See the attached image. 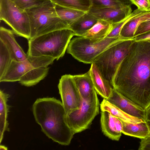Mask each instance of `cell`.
Returning a JSON list of instances; mask_svg holds the SVG:
<instances>
[{
  "instance_id": "6da1fadb",
  "label": "cell",
  "mask_w": 150,
  "mask_h": 150,
  "mask_svg": "<svg viewBox=\"0 0 150 150\" xmlns=\"http://www.w3.org/2000/svg\"><path fill=\"white\" fill-rule=\"evenodd\" d=\"M112 88L144 110L150 104V40L132 43L118 68Z\"/></svg>"
},
{
  "instance_id": "7a4b0ae2",
  "label": "cell",
  "mask_w": 150,
  "mask_h": 150,
  "mask_svg": "<svg viewBox=\"0 0 150 150\" xmlns=\"http://www.w3.org/2000/svg\"><path fill=\"white\" fill-rule=\"evenodd\" d=\"M32 110L36 122L46 136L61 145L70 144L74 134L60 101L54 97L39 98L33 103Z\"/></svg>"
},
{
  "instance_id": "3957f363",
  "label": "cell",
  "mask_w": 150,
  "mask_h": 150,
  "mask_svg": "<svg viewBox=\"0 0 150 150\" xmlns=\"http://www.w3.org/2000/svg\"><path fill=\"white\" fill-rule=\"evenodd\" d=\"M69 28L54 31L28 40V56H47L58 60L64 55L72 38Z\"/></svg>"
},
{
  "instance_id": "277c9868",
  "label": "cell",
  "mask_w": 150,
  "mask_h": 150,
  "mask_svg": "<svg viewBox=\"0 0 150 150\" xmlns=\"http://www.w3.org/2000/svg\"><path fill=\"white\" fill-rule=\"evenodd\" d=\"M25 10L29 16L30 21V39L54 31L69 28L67 23L58 16L55 5L51 1L44 4Z\"/></svg>"
},
{
  "instance_id": "5b68a950",
  "label": "cell",
  "mask_w": 150,
  "mask_h": 150,
  "mask_svg": "<svg viewBox=\"0 0 150 150\" xmlns=\"http://www.w3.org/2000/svg\"><path fill=\"white\" fill-rule=\"evenodd\" d=\"M134 41V38L125 39L114 43L98 55L93 62L112 87L118 68Z\"/></svg>"
},
{
  "instance_id": "8992f818",
  "label": "cell",
  "mask_w": 150,
  "mask_h": 150,
  "mask_svg": "<svg viewBox=\"0 0 150 150\" xmlns=\"http://www.w3.org/2000/svg\"><path fill=\"white\" fill-rule=\"evenodd\" d=\"M125 39H127L105 38L98 40L79 36L70 41L67 52L80 62L91 64L94 59L105 49L114 43Z\"/></svg>"
},
{
  "instance_id": "52a82bcc",
  "label": "cell",
  "mask_w": 150,
  "mask_h": 150,
  "mask_svg": "<svg viewBox=\"0 0 150 150\" xmlns=\"http://www.w3.org/2000/svg\"><path fill=\"white\" fill-rule=\"evenodd\" d=\"M100 103L96 90L88 98H82L80 106L66 115L67 124L73 134L88 129L99 113Z\"/></svg>"
},
{
  "instance_id": "ba28073f",
  "label": "cell",
  "mask_w": 150,
  "mask_h": 150,
  "mask_svg": "<svg viewBox=\"0 0 150 150\" xmlns=\"http://www.w3.org/2000/svg\"><path fill=\"white\" fill-rule=\"evenodd\" d=\"M0 19L3 21L17 35L28 40L30 36L29 16L25 10L10 0H0Z\"/></svg>"
},
{
  "instance_id": "9c48e42d",
  "label": "cell",
  "mask_w": 150,
  "mask_h": 150,
  "mask_svg": "<svg viewBox=\"0 0 150 150\" xmlns=\"http://www.w3.org/2000/svg\"><path fill=\"white\" fill-rule=\"evenodd\" d=\"M59 93L66 115L79 108L82 98L72 75L62 76L58 85Z\"/></svg>"
},
{
  "instance_id": "30bf717a",
  "label": "cell",
  "mask_w": 150,
  "mask_h": 150,
  "mask_svg": "<svg viewBox=\"0 0 150 150\" xmlns=\"http://www.w3.org/2000/svg\"><path fill=\"white\" fill-rule=\"evenodd\" d=\"M131 6L123 7H108L101 8L91 7L88 12L99 20L112 24L123 20L132 13Z\"/></svg>"
},
{
  "instance_id": "8fae6325",
  "label": "cell",
  "mask_w": 150,
  "mask_h": 150,
  "mask_svg": "<svg viewBox=\"0 0 150 150\" xmlns=\"http://www.w3.org/2000/svg\"><path fill=\"white\" fill-rule=\"evenodd\" d=\"M107 100L127 114L145 121V111L113 88L110 97Z\"/></svg>"
},
{
  "instance_id": "7c38bea8",
  "label": "cell",
  "mask_w": 150,
  "mask_h": 150,
  "mask_svg": "<svg viewBox=\"0 0 150 150\" xmlns=\"http://www.w3.org/2000/svg\"><path fill=\"white\" fill-rule=\"evenodd\" d=\"M13 30L3 27L0 28V40L6 45L9 51L12 60L17 62L24 61L28 56L16 40Z\"/></svg>"
},
{
  "instance_id": "4fadbf2b",
  "label": "cell",
  "mask_w": 150,
  "mask_h": 150,
  "mask_svg": "<svg viewBox=\"0 0 150 150\" xmlns=\"http://www.w3.org/2000/svg\"><path fill=\"white\" fill-rule=\"evenodd\" d=\"M35 66H36L28 58L21 62L12 60L4 76L0 79V82L19 81Z\"/></svg>"
},
{
  "instance_id": "5bb4252c",
  "label": "cell",
  "mask_w": 150,
  "mask_h": 150,
  "mask_svg": "<svg viewBox=\"0 0 150 150\" xmlns=\"http://www.w3.org/2000/svg\"><path fill=\"white\" fill-rule=\"evenodd\" d=\"M91 64L89 71L95 90L98 94L107 100L111 96L113 88L95 64Z\"/></svg>"
},
{
  "instance_id": "9a60e30c",
  "label": "cell",
  "mask_w": 150,
  "mask_h": 150,
  "mask_svg": "<svg viewBox=\"0 0 150 150\" xmlns=\"http://www.w3.org/2000/svg\"><path fill=\"white\" fill-rule=\"evenodd\" d=\"M116 117L107 111H101L100 122L104 134L109 139L119 141L121 134L117 131L115 125Z\"/></svg>"
},
{
  "instance_id": "2e32d148",
  "label": "cell",
  "mask_w": 150,
  "mask_h": 150,
  "mask_svg": "<svg viewBox=\"0 0 150 150\" xmlns=\"http://www.w3.org/2000/svg\"><path fill=\"white\" fill-rule=\"evenodd\" d=\"M99 19L88 12L80 17L69 26V28L75 35L81 37L86 31L92 28Z\"/></svg>"
},
{
  "instance_id": "e0dca14e",
  "label": "cell",
  "mask_w": 150,
  "mask_h": 150,
  "mask_svg": "<svg viewBox=\"0 0 150 150\" xmlns=\"http://www.w3.org/2000/svg\"><path fill=\"white\" fill-rule=\"evenodd\" d=\"M122 125V133L124 134L144 139L150 135V132L146 121L139 123H131L125 122L120 119Z\"/></svg>"
},
{
  "instance_id": "ac0fdd59",
  "label": "cell",
  "mask_w": 150,
  "mask_h": 150,
  "mask_svg": "<svg viewBox=\"0 0 150 150\" xmlns=\"http://www.w3.org/2000/svg\"><path fill=\"white\" fill-rule=\"evenodd\" d=\"M72 76L82 98H88L95 90L89 71L83 74Z\"/></svg>"
},
{
  "instance_id": "d6986e66",
  "label": "cell",
  "mask_w": 150,
  "mask_h": 150,
  "mask_svg": "<svg viewBox=\"0 0 150 150\" xmlns=\"http://www.w3.org/2000/svg\"><path fill=\"white\" fill-rule=\"evenodd\" d=\"M112 24L104 20L98 22L81 36L94 40H103L105 38L111 30Z\"/></svg>"
},
{
  "instance_id": "ffe728a7",
  "label": "cell",
  "mask_w": 150,
  "mask_h": 150,
  "mask_svg": "<svg viewBox=\"0 0 150 150\" xmlns=\"http://www.w3.org/2000/svg\"><path fill=\"white\" fill-rule=\"evenodd\" d=\"M100 107L101 111H108L113 116L125 122L137 123L144 121L127 114L105 99H103L100 104Z\"/></svg>"
},
{
  "instance_id": "44dd1931",
  "label": "cell",
  "mask_w": 150,
  "mask_h": 150,
  "mask_svg": "<svg viewBox=\"0 0 150 150\" xmlns=\"http://www.w3.org/2000/svg\"><path fill=\"white\" fill-rule=\"evenodd\" d=\"M148 12H144L132 18L123 25L120 33L121 38L130 39L134 38V35L139 24L144 21L146 15Z\"/></svg>"
},
{
  "instance_id": "7402d4cb",
  "label": "cell",
  "mask_w": 150,
  "mask_h": 150,
  "mask_svg": "<svg viewBox=\"0 0 150 150\" xmlns=\"http://www.w3.org/2000/svg\"><path fill=\"white\" fill-rule=\"evenodd\" d=\"M10 95L0 91V143L3 139L4 134L5 131L9 132L8 124L7 121L8 113L9 112V106L7 104V101Z\"/></svg>"
},
{
  "instance_id": "603a6c76",
  "label": "cell",
  "mask_w": 150,
  "mask_h": 150,
  "mask_svg": "<svg viewBox=\"0 0 150 150\" xmlns=\"http://www.w3.org/2000/svg\"><path fill=\"white\" fill-rule=\"evenodd\" d=\"M55 5L58 16L66 22L69 26L86 13L79 10Z\"/></svg>"
},
{
  "instance_id": "cb8c5ba5",
  "label": "cell",
  "mask_w": 150,
  "mask_h": 150,
  "mask_svg": "<svg viewBox=\"0 0 150 150\" xmlns=\"http://www.w3.org/2000/svg\"><path fill=\"white\" fill-rule=\"evenodd\" d=\"M54 4L88 12L91 6V0H50Z\"/></svg>"
},
{
  "instance_id": "d4e9b609",
  "label": "cell",
  "mask_w": 150,
  "mask_h": 150,
  "mask_svg": "<svg viewBox=\"0 0 150 150\" xmlns=\"http://www.w3.org/2000/svg\"><path fill=\"white\" fill-rule=\"evenodd\" d=\"M12 59L6 45L0 40V79L4 76Z\"/></svg>"
},
{
  "instance_id": "484cf974",
  "label": "cell",
  "mask_w": 150,
  "mask_h": 150,
  "mask_svg": "<svg viewBox=\"0 0 150 150\" xmlns=\"http://www.w3.org/2000/svg\"><path fill=\"white\" fill-rule=\"evenodd\" d=\"M91 7L101 8L108 7H123L131 6L130 0H91Z\"/></svg>"
},
{
  "instance_id": "4316f807",
  "label": "cell",
  "mask_w": 150,
  "mask_h": 150,
  "mask_svg": "<svg viewBox=\"0 0 150 150\" xmlns=\"http://www.w3.org/2000/svg\"><path fill=\"white\" fill-rule=\"evenodd\" d=\"M146 11H142L138 8L134 10L129 16L123 20L116 23L113 24L111 30L105 38H120V33L124 24L132 18Z\"/></svg>"
},
{
  "instance_id": "83f0119b",
  "label": "cell",
  "mask_w": 150,
  "mask_h": 150,
  "mask_svg": "<svg viewBox=\"0 0 150 150\" xmlns=\"http://www.w3.org/2000/svg\"><path fill=\"white\" fill-rule=\"evenodd\" d=\"M50 0H14V2L23 10L41 5Z\"/></svg>"
},
{
  "instance_id": "f1b7e54d",
  "label": "cell",
  "mask_w": 150,
  "mask_h": 150,
  "mask_svg": "<svg viewBox=\"0 0 150 150\" xmlns=\"http://www.w3.org/2000/svg\"><path fill=\"white\" fill-rule=\"evenodd\" d=\"M132 4L136 6L140 10L150 12V0H130Z\"/></svg>"
},
{
  "instance_id": "f546056e",
  "label": "cell",
  "mask_w": 150,
  "mask_h": 150,
  "mask_svg": "<svg viewBox=\"0 0 150 150\" xmlns=\"http://www.w3.org/2000/svg\"><path fill=\"white\" fill-rule=\"evenodd\" d=\"M150 31V20L140 23L137 26L134 35V38L140 34Z\"/></svg>"
},
{
  "instance_id": "4dcf8cb0",
  "label": "cell",
  "mask_w": 150,
  "mask_h": 150,
  "mask_svg": "<svg viewBox=\"0 0 150 150\" xmlns=\"http://www.w3.org/2000/svg\"><path fill=\"white\" fill-rule=\"evenodd\" d=\"M138 150H150V135L141 139Z\"/></svg>"
},
{
  "instance_id": "1f68e13d",
  "label": "cell",
  "mask_w": 150,
  "mask_h": 150,
  "mask_svg": "<svg viewBox=\"0 0 150 150\" xmlns=\"http://www.w3.org/2000/svg\"><path fill=\"white\" fill-rule=\"evenodd\" d=\"M134 39L135 41L150 40V31L138 35Z\"/></svg>"
},
{
  "instance_id": "d6a6232c",
  "label": "cell",
  "mask_w": 150,
  "mask_h": 150,
  "mask_svg": "<svg viewBox=\"0 0 150 150\" xmlns=\"http://www.w3.org/2000/svg\"><path fill=\"white\" fill-rule=\"evenodd\" d=\"M145 121H150V104L145 110Z\"/></svg>"
},
{
  "instance_id": "836d02e7",
  "label": "cell",
  "mask_w": 150,
  "mask_h": 150,
  "mask_svg": "<svg viewBox=\"0 0 150 150\" xmlns=\"http://www.w3.org/2000/svg\"><path fill=\"white\" fill-rule=\"evenodd\" d=\"M0 150H7V147H5L4 146H2L1 145H0Z\"/></svg>"
},
{
  "instance_id": "e575fe53",
  "label": "cell",
  "mask_w": 150,
  "mask_h": 150,
  "mask_svg": "<svg viewBox=\"0 0 150 150\" xmlns=\"http://www.w3.org/2000/svg\"><path fill=\"white\" fill-rule=\"evenodd\" d=\"M146 122L147 123V125L149 127V131L150 132V121H147Z\"/></svg>"
},
{
  "instance_id": "d590c367",
  "label": "cell",
  "mask_w": 150,
  "mask_h": 150,
  "mask_svg": "<svg viewBox=\"0 0 150 150\" xmlns=\"http://www.w3.org/2000/svg\"><path fill=\"white\" fill-rule=\"evenodd\" d=\"M11 0V1H14V0Z\"/></svg>"
}]
</instances>
